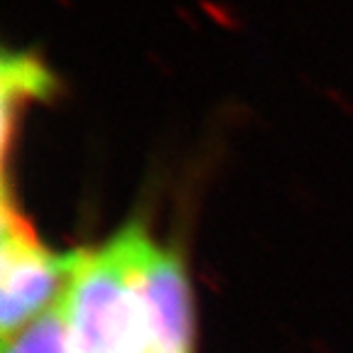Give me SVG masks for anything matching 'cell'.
Wrapping results in <instances>:
<instances>
[{
    "label": "cell",
    "instance_id": "cell-1",
    "mask_svg": "<svg viewBox=\"0 0 353 353\" xmlns=\"http://www.w3.org/2000/svg\"><path fill=\"white\" fill-rule=\"evenodd\" d=\"M140 231V226H128L101 248L83 250L66 290L72 353H148L135 290Z\"/></svg>",
    "mask_w": 353,
    "mask_h": 353
},
{
    "label": "cell",
    "instance_id": "cell-2",
    "mask_svg": "<svg viewBox=\"0 0 353 353\" xmlns=\"http://www.w3.org/2000/svg\"><path fill=\"white\" fill-rule=\"evenodd\" d=\"M0 260V321L3 336L12 339L64 297L83 260V250H50L25 219L12 211L10 199H6Z\"/></svg>",
    "mask_w": 353,
    "mask_h": 353
},
{
    "label": "cell",
    "instance_id": "cell-3",
    "mask_svg": "<svg viewBox=\"0 0 353 353\" xmlns=\"http://www.w3.org/2000/svg\"><path fill=\"white\" fill-rule=\"evenodd\" d=\"M135 290L148 353H194V299L179 255L140 231Z\"/></svg>",
    "mask_w": 353,
    "mask_h": 353
},
{
    "label": "cell",
    "instance_id": "cell-4",
    "mask_svg": "<svg viewBox=\"0 0 353 353\" xmlns=\"http://www.w3.org/2000/svg\"><path fill=\"white\" fill-rule=\"evenodd\" d=\"M3 353H72L69 321H66V294L28 329H22L12 339H6Z\"/></svg>",
    "mask_w": 353,
    "mask_h": 353
}]
</instances>
